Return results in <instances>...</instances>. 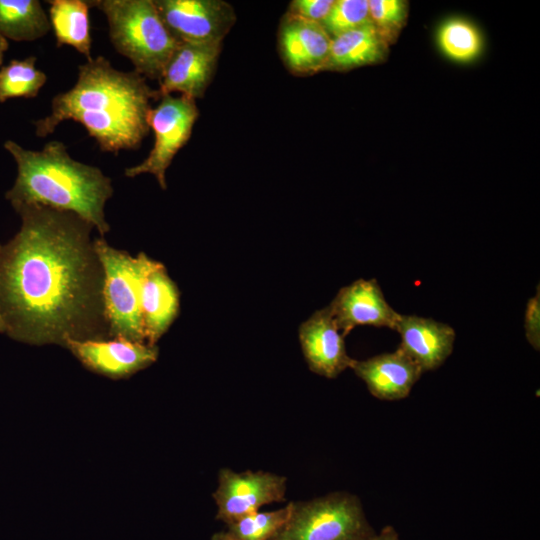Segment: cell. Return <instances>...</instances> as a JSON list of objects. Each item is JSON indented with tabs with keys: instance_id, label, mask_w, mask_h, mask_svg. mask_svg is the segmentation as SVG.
<instances>
[{
	"instance_id": "44dd1931",
	"label": "cell",
	"mask_w": 540,
	"mask_h": 540,
	"mask_svg": "<svg viewBox=\"0 0 540 540\" xmlns=\"http://www.w3.org/2000/svg\"><path fill=\"white\" fill-rule=\"evenodd\" d=\"M36 57L13 59L0 69V102L10 98H33L47 80L46 74L36 67Z\"/></svg>"
},
{
	"instance_id": "30bf717a",
	"label": "cell",
	"mask_w": 540,
	"mask_h": 540,
	"mask_svg": "<svg viewBox=\"0 0 540 540\" xmlns=\"http://www.w3.org/2000/svg\"><path fill=\"white\" fill-rule=\"evenodd\" d=\"M64 347L88 369L113 379L128 377L149 367L159 354L156 345L123 338L69 339Z\"/></svg>"
},
{
	"instance_id": "d6986e66",
	"label": "cell",
	"mask_w": 540,
	"mask_h": 540,
	"mask_svg": "<svg viewBox=\"0 0 540 540\" xmlns=\"http://www.w3.org/2000/svg\"><path fill=\"white\" fill-rule=\"evenodd\" d=\"M49 20L57 46L68 45L91 60L92 39L89 23V4L84 0H52Z\"/></svg>"
},
{
	"instance_id": "277c9868",
	"label": "cell",
	"mask_w": 540,
	"mask_h": 540,
	"mask_svg": "<svg viewBox=\"0 0 540 540\" xmlns=\"http://www.w3.org/2000/svg\"><path fill=\"white\" fill-rule=\"evenodd\" d=\"M106 17L109 38L118 53L146 79L161 80L180 44L162 22L153 0H93Z\"/></svg>"
},
{
	"instance_id": "cb8c5ba5",
	"label": "cell",
	"mask_w": 540,
	"mask_h": 540,
	"mask_svg": "<svg viewBox=\"0 0 540 540\" xmlns=\"http://www.w3.org/2000/svg\"><path fill=\"white\" fill-rule=\"evenodd\" d=\"M369 22L367 0H336L321 25L333 38Z\"/></svg>"
},
{
	"instance_id": "4316f807",
	"label": "cell",
	"mask_w": 540,
	"mask_h": 540,
	"mask_svg": "<svg viewBox=\"0 0 540 540\" xmlns=\"http://www.w3.org/2000/svg\"><path fill=\"white\" fill-rule=\"evenodd\" d=\"M525 336L528 343L540 350V291L537 286L536 294L527 301L524 319Z\"/></svg>"
},
{
	"instance_id": "2e32d148",
	"label": "cell",
	"mask_w": 540,
	"mask_h": 540,
	"mask_svg": "<svg viewBox=\"0 0 540 540\" xmlns=\"http://www.w3.org/2000/svg\"><path fill=\"white\" fill-rule=\"evenodd\" d=\"M401 348L422 370L439 368L452 354L455 330L448 324L416 315H400L395 329Z\"/></svg>"
},
{
	"instance_id": "ac0fdd59",
	"label": "cell",
	"mask_w": 540,
	"mask_h": 540,
	"mask_svg": "<svg viewBox=\"0 0 540 540\" xmlns=\"http://www.w3.org/2000/svg\"><path fill=\"white\" fill-rule=\"evenodd\" d=\"M388 42L369 22L332 38L325 70H349L381 61Z\"/></svg>"
},
{
	"instance_id": "7c38bea8",
	"label": "cell",
	"mask_w": 540,
	"mask_h": 540,
	"mask_svg": "<svg viewBox=\"0 0 540 540\" xmlns=\"http://www.w3.org/2000/svg\"><path fill=\"white\" fill-rule=\"evenodd\" d=\"M332 37L319 22L285 13L278 30V48L285 67L294 75L325 70Z\"/></svg>"
},
{
	"instance_id": "6da1fadb",
	"label": "cell",
	"mask_w": 540,
	"mask_h": 540,
	"mask_svg": "<svg viewBox=\"0 0 540 540\" xmlns=\"http://www.w3.org/2000/svg\"><path fill=\"white\" fill-rule=\"evenodd\" d=\"M17 234L0 245V312L12 339L31 345L109 337L104 273L80 216L39 205L13 207Z\"/></svg>"
},
{
	"instance_id": "9a60e30c",
	"label": "cell",
	"mask_w": 540,
	"mask_h": 540,
	"mask_svg": "<svg viewBox=\"0 0 540 540\" xmlns=\"http://www.w3.org/2000/svg\"><path fill=\"white\" fill-rule=\"evenodd\" d=\"M351 369L376 398L396 401L406 398L423 374L420 367L401 349L366 360L354 359Z\"/></svg>"
},
{
	"instance_id": "83f0119b",
	"label": "cell",
	"mask_w": 540,
	"mask_h": 540,
	"mask_svg": "<svg viewBox=\"0 0 540 540\" xmlns=\"http://www.w3.org/2000/svg\"><path fill=\"white\" fill-rule=\"evenodd\" d=\"M369 540H400V537L393 526L387 525Z\"/></svg>"
},
{
	"instance_id": "4fadbf2b",
	"label": "cell",
	"mask_w": 540,
	"mask_h": 540,
	"mask_svg": "<svg viewBox=\"0 0 540 540\" xmlns=\"http://www.w3.org/2000/svg\"><path fill=\"white\" fill-rule=\"evenodd\" d=\"M298 338L313 373L333 379L351 368L354 359L347 354L345 336L338 329L329 306L316 310L301 323Z\"/></svg>"
},
{
	"instance_id": "e0dca14e",
	"label": "cell",
	"mask_w": 540,
	"mask_h": 540,
	"mask_svg": "<svg viewBox=\"0 0 540 540\" xmlns=\"http://www.w3.org/2000/svg\"><path fill=\"white\" fill-rule=\"evenodd\" d=\"M180 292L165 266L152 260L141 289V312L145 341L156 345L178 316Z\"/></svg>"
},
{
	"instance_id": "603a6c76",
	"label": "cell",
	"mask_w": 540,
	"mask_h": 540,
	"mask_svg": "<svg viewBox=\"0 0 540 540\" xmlns=\"http://www.w3.org/2000/svg\"><path fill=\"white\" fill-rule=\"evenodd\" d=\"M291 502L286 506L266 512H254L226 524L225 535L230 540H269L287 521Z\"/></svg>"
},
{
	"instance_id": "d4e9b609",
	"label": "cell",
	"mask_w": 540,
	"mask_h": 540,
	"mask_svg": "<svg viewBox=\"0 0 540 540\" xmlns=\"http://www.w3.org/2000/svg\"><path fill=\"white\" fill-rule=\"evenodd\" d=\"M370 20L385 40L390 43L407 18V3L401 0L368 1Z\"/></svg>"
},
{
	"instance_id": "8992f818",
	"label": "cell",
	"mask_w": 540,
	"mask_h": 540,
	"mask_svg": "<svg viewBox=\"0 0 540 540\" xmlns=\"http://www.w3.org/2000/svg\"><path fill=\"white\" fill-rule=\"evenodd\" d=\"M375 534L360 499L338 491L291 502L287 521L269 540H369Z\"/></svg>"
},
{
	"instance_id": "5b68a950",
	"label": "cell",
	"mask_w": 540,
	"mask_h": 540,
	"mask_svg": "<svg viewBox=\"0 0 540 540\" xmlns=\"http://www.w3.org/2000/svg\"><path fill=\"white\" fill-rule=\"evenodd\" d=\"M104 273L103 299L110 338L146 343L141 312L143 277L153 259L140 252L133 257L104 240H94Z\"/></svg>"
},
{
	"instance_id": "9c48e42d",
	"label": "cell",
	"mask_w": 540,
	"mask_h": 540,
	"mask_svg": "<svg viewBox=\"0 0 540 540\" xmlns=\"http://www.w3.org/2000/svg\"><path fill=\"white\" fill-rule=\"evenodd\" d=\"M287 478L271 472H234L222 468L218 487L213 493L217 505L216 519L229 524L259 511L267 504L285 501Z\"/></svg>"
},
{
	"instance_id": "52a82bcc",
	"label": "cell",
	"mask_w": 540,
	"mask_h": 540,
	"mask_svg": "<svg viewBox=\"0 0 540 540\" xmlns=\"http://www.w3.org/2000/svg\"><path fill=\"white\" fill-rule=\"evenodd\" d=\"M199 117L194 99L181 95H164L151 108L148 124L154 133V144L148 156L139 164L124 171L126 177L152 174L161 189H167L166 170L177 152L188 142Z\"/></svg>"
},
{
	"instance_id": "7a4b0ae2",
	"label": "cell",
	"mask_w": 540,
	"mask_h": 540,
	"mask_svg": "<svg viewBox=\"0 0 540 540\" xmlns=\"http://www.w3.org/2000/svg\"><path fill=\"white\" fill-rule=\"evenodd\" d=\"M146 80L135 70H117L103 56L86 60L75 85L54 96L50 113L34 122L35 133L47 137L63 121L73 120L102 151L137 149L150 130L151 100L160 99Z\"/></svg>"
},
{
	"instance_id": "3957f363",
	"label": "cell",
	"mask_w": 540,
	"mask_h": 540,
	"mask_svg": "<svg viewBox=\"0 0 540 540\" xmlns=\"http://www.w3.org/2000/svg\"><path fill=\"white\" fill-rule=\"evenodd\" d=\"M4 148L17 164L15 183L5 195L13 207L39 205L72 212L96 228L100 237L109 232L104 207L113 187L98 167L73 159L58 140L41 150L25 149L12 140Z\"/></svg>"
},
{
	"instance_id": "4dcf8cb0",
	"label": "cell",
	"mask_w": 540,
	"mask_h": 540,
	"mask_svg": "<svg viewBox=\"0 0 540 540\" xmlns=\"http://www.w3.org/2000/svg\"><path fill=\"white\" fill-rule=\"evenodd\" d=\"M6 332H7V327L0 312V333H6Z\"/></svg>"
},
{
	"instance_id": "f1b7e54d",
	"label": "cell",
	"mask_w": 540,
	"mask_h": 540,
	"mask_svg": "<svg viewBox=\"0 0 540 540\" xmlns=\"http://www.w3.org/2000/svg\"><path fill=\"white\" fill-rule=\"evenodd\" d=\"M9 48L8 40L0 35V66L3 62L4 54Z\"/></svg>"
},
{
	"instance_id": "7402d4cb",
	"label": "cell",
	"mask_w": 540,
	"mask_h": 540,
	"mask_svg": "<svg viewBox=\"0 0 540 540\" xmlns=\"http://www.w3.org/2000/svg\"><path fill=\"white\" fill-rule=\"evenodd\" d=\"M437 41L448 58L459 62L475 59L482 48L478 30L463 19H450L443 23L437 34Z\"/></svg>"
},
{
	"instance_id": "ba28073f",
	"label": "cell",
	"mask_w": 540,
	"mask_h": 540,
	"mask_svg": "<svg viewBox=\"0 0 540 540\" xmlns=\"http://www.w3.org/2000/svg\"><path fill=\"white\" fill-rule=\"evenodd\" d=\"M170 34L180 43H222L236 22L223 0H153Z\"/></svg>"
},
{
	"instance_id": "f546056e",
	"label": "cell",
	"mask_w": 540,
	"mask_h": 540,
	"mask_svg": "<svg viewBox=\"0 0 540 540\" xmlns=\"http://www.w3.org/2000/svg\"><path fill=\"white\" fill-rule=\"evenodd\" d=\"M211 540H230L224 531L216 532L212 535Z\"/></svg>"
},
{
	"instance_id": "8fae6325",
	"label": "cell",
	"mask_w": 540,
	"mask_h": 540,
	"mask_svg": "<svg viewBox=\"0 0 540 540\" xmlns=\"http://www.w3.org/2000/svg\"><path fill=\"white\" fill-rule=\"evenodd\" d=\"M328 306L344 336L357 326L395 330L401 315L386 301L376 279H358L342 287Z\"/></svg>"
},
{
	"instance_id": "ffe728a7",
	"label": "cell",
	"mask_w": 540,
	"mask_h": 540,
	"mask_svg": "<svg viewBox=\"0 0 540 540\" xmlns=\"http://www.w3.org/2000/svg\"><path fill=\"white\" fill-rule=\"evenodd\" d=\"M51 29L38 0H0V35L14 41H34Z\"/></svg>"
},
{
	"instance_id": "5bb4252c",
	"label": "cell",
	"mask_w": 540,
	"mask_h": 540,
	"mask_svg": "<svg viewBox=\"0 0 540 540\" xmlns=\"http://www.w3.org/2000/svg\"><path fill=\"white\" fill-rule=\"evenodd\" d=\"M222 43H180L159 81L160 98L180 92L202 98L214 76Z\"/></svg>"
},
{
	"instance_id": "484cf974",
	"label": "cell",
	"mask_w": 540,
	"mask_h": 540,
	"mask_svg": "<svg viewBox=\"0 0 540 540\" xmlns=\"http://www.w3.org/2000/svg\"><path fill=\"white\" fill-rule=\"evenodd\" d=\"M334 0H294L286 13L321 23L330 12Z\"/></svg>"
}]
</instances>
